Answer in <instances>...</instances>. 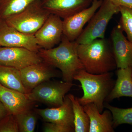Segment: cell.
Instances as JSON below:
<instances>
[{
  "label": "cell",
  "mask_w": 132,
  "mask_h": 132,
  "mask_svg": "<svg viewBox=\"0 0 132 132\" xmlns=\"http://www.w3.org/2000/svg\"><path fill=\"white\" fill-rule=\"evenodd\" d=\"M43 131L45 132H75L74 129L72 128L50 122L45 123Z\"/></svg>",
  "instance_id": "25"
},
{
  "label": "cell",
  "mask_w": 132,
  "mask_h": 132,
  "mask_svg": "<svg viewBox=\"0 0 132 132\" xmlns=\"http://www.w3.org/2000/svg\"><path fill=\"white\" fill-rule=\"evenodd\" d=\"M1 84H0V87H1Z\"/></svg>",
  "instance_id": "28"
},
{
  "label": "cell",
  "mask_w": 132,
  "mask_h": 132,
  "mask_svg": "<svg viewBox=\"0 0 132 132\" xmlns=\"http://www.w3.org/2000/svg\"><path fill=\"white\" fill-rule=\"evenodd\" d=\"M1 44H0V47H1Z\"/></svg>",
  "instance_id": "29"
},
{
  "label": "cell",
  "mask_w": 132,
  "mask_h": 132,
  "mask_svg": "<svg viewBox=\"0 0 132 132\" xmlns=\"http://www.w3.org/2000/svg\"><path fill=\"white\" fill-rule=\"evenodd\" d=\"M110 42L105 38L78 44V55L87 72L100 74L112 72L117 68Z\"/></svg>",
  "instance_id": "2"
},
{
  "label": "cell",
  "mask_w": 132,
  "mask_h": 132,
  "mask_svg": "<svg viewBox=\"0 0 132 132\" xmlns=\"http://www.w3.org/2000/svg\"><path fill=\"white\" fill-rule=\"evenodd\" d=\"M104 107L112 113L114 128L123 124L132 126V107L127 109L119 108L111 105L108 103H105Z\"/></svg>",
  "instance_id": "22"
},
{
  "label": "cell",
  "mask_w": 132,
  "mask_h": 132,
  "mask_svg": "<svg viewBox=\"0 0 132 132\" xmlns=\"http://www.w3.org/2000/svg\"><path fill=\"white\" fill-rule=\"evenodd\" d=\"M8 112L2 102L0 101V121L8 114Z\"/></svg>",
  "instance_id": "27"
},
{
  "label": "cell",
  "mask_w": 132,
  "mask_h": 132,
  "mask_svg": "<svg viewBox=\"0 0 132 132\" xmlns=\"http://www.w3.org/2000/svg\"><path fill=\"white\" fill-rule=\"evenodd\" d=\"M37 114L32 109L14 115L19 132H33L37 123Z\"/></svg>",
  "instance_id": "21"
},
{
  "label": "cell",
  "mask_w": 132,
  "mask_h": 132,
  "mask_svg": "<svg viewBox=\"0 0 132 132\" xmlns=\"http://www.w3.org/2000/svg\"><path fill=\"white\" fill-rule=\"evenodd\" d=\"M119 6H124L132 10V0H109Z\"/></svg>",
  "instance_id": "26"
},
{
  "label": "cell",
  "mask_w": 132,
  "mask_h": 132,
  "mask_svg": "<svg viewBox=\"0 0 132 132\" xmlns=\"http://www.w3.org/2000/svg\"><path fill=\"white\" fill-rule=\"evenodd\" d=\"M119 12V6L109 0H103L98 11L75 41L78 44H85L96 39L105 38L109 22L114 15Z\"/></svg>",
  "instance_id": "5"
},
{
  "label": "cell",
  "mask_w": 132,
  "mask_h": 132,
  "mask_svg": "<svg viewBox=\"0 0 132 132\" xmlns=\"http://www.w3.org/2000/svg\"><path fill=\"white\" fill-rule=\"evenodd\" d=\"M73 86V82L48 80L36 87L26 94L33 101L57 107L62 105L66 94Z\"/></svg>",
  "instance_id": "6"
},
{
  "label": "cell",
  "mask_w": 132,
  "mask_h": 132,
  "mask_svg": "<svg viewBox=\"0 0 132 132\" xmlns=\"http://www.w3.org/2000/svg\"><path fill=\"white\" fill-rule=\"evenodd\" d=\"M83 106L90 119L89 132H113V118L108 109L100 113L95 104L91 103Z\"/></svg>",
  "instance_id": "16"
},
{
  "label": "cell",
  "mask_w": 132,
  "mask_h": 132,
  "mask_svg": "<svg viewBox=\"0 0 132 132\" xmlns=\"http://www.w3.org/2000/svg\"><path fill=\"white\" fill-rule=\"evenodd\" d=\"M63 34V20L57 15L50 14L34 35L41 48L49 49L60 43Z\"/></svg>",
  "instance_id": "11"
},
{
  "label": "cell",
  "mask_w": 132,
  "mask_h": 132,
  "mask_svg": "<svg viewBox=\"0 0 132 132\" xmlns=\"http://www.w3.org/2000/svg\"><path fill=\"white\" fill-rule=\"evenodd\" d=\"M0 101L9 114L14 115L32 109L35 102L30 100L26 94L0 87Z\"/></svg>",
  "instance_id": "15"
},
{
  "label": "cell",
  "mask_w": 132,
  "mask_h": 132,
  "mask_svg": "<svg viewBox=\"0 0 132 132\" xmlns=\"http://www.w3.org/2000/svg\"><path fill=\"white\" fill-rule=\"evenodd\" d=\"M103 0H94L89 7L63 19V34L71 41H75L80 35L85 24L98 9Z\"/></svg>",
  "instance_id": "9"
},
{
  "label": "cell",
  "mask_w": 132,
  "mask_h": 132,
  "mask_svg": "<svg viewBox=\"0 0 132 132\" xmlns=\"http://www.w3.org/2000/svg\"><path fill=\"white\" fill-rule=\"evenodd\" d=\"M35 112L47 122L56 123L74 129V114L72 102L67 95L62 105L57 107L36 109Z\"/></svg>",
  "instance_id": "13"
},
{
  "label": "cell",
  "mask_w": 132,
  "mask_h": 132,
  "mask_svg": "<svg viewBox=\"0 0 132 132\" xmlns=\"http://www.w3.org/2000/svg\"><path fill=\"white\" fill-rule=\"evenodd\" d=\"M119 25L111 32V44L117 68L132 69V43L126 38Z\"/></svg>",
  "instance_id": "12"
},
{
  "label": "cell",
  "mask_w": 132,
  "mask_h": 132,
  "mask_svg": "<svg viewBox=\"0 0 132 132\" xmlns=\"http://www.w3.org/2000/svg\"><path fill=\"white\" fill-rule=\"evenodd\" d=\"M50 13L36 0L21 12L5 20L9 26L22 32L35 35L46 21Z\"/></svg>",
  "instance_id": "4"
},
{
  "label": "cell",
  "mask_w": 132,
  "mask_h": 132,
  "mask_svg": "<svg viewBox=\"0 0 132 132\" xmlns=\"http://www.w3.org/2000/svg\"><path fill=\"white\" fill-rule=\"evenodd\" d=\"M72 102L74 114V130L75 132H89L90 119L81 105L78 98L73 95H68Z\"/></svg>",
  "instance_id": "19"
},
{
  "label": "cell",
  "mask_w": 132,
  "mask_h": 132,
  "mask_svg": "<svg viewBox=\"0 0 132 132\" xmlns=\"http://www.w3.org/2000/svg\"><path fill=\"white\" fill-rule=\"evenodd\" d=\"M54 68L42 61L20 70L22 83L28 93L52 78L62 77L61 71Z\"/></svg>",
  "instance_id": "7"
},
{
  "label": "cell",
  "mask_w": 132,
  "mask_h": 132,
  "mask_svg": "<svg viewBox=\"0 0 132 132\" xmlns=\"http://www.w3.org/2000/svg\"><path fill=\"white\" fill-rule=\"evenodd\" d=\"M0 44L3 47L23 48L37 53L41 48L34 35L22 32L4 20L0 24Z\"/></svg>",
  "instance_id": "10"
},
{
  "label": "cell",
  "mask_w": 132,
  "mask_h": 132,
  "mask_svg": "<svg viewBox=\"0 0 132 132\" xmlns=\"http://www.w3.org/2000/svg\"><path fill=\"white\" fill-rule=\"evenodd\" d=\"M94 0H41L50 14L64 19L89 7Z\"/></svg>",
  "instance_id": "14"
},
{
  "label": "cell",
  "mask_w": 132,
  "mask_h": 132,
  "mask_svg": "<svg viewBox=\"0 0 132 132\" xmlns=\"http://www.w3.org/2000/svg\"><path fill=\"white\" fill-rule=\"evenodd\" d=\"M43 61L38 53L23 48L0 47V64L21 70Z\"/></svg>",
  "instance_id": "8"
},
{
  "label": "cell",
  "mask_w": 132,
  "mask_h": 132,
  "mask_svg": "<svg viewBox=\"0 0 132 132\" xmlns=\"http://www.w3.org/2000/svg\"><path fill=\"white\" fill-rule=\"evenodd\" d=\"M111 72L100 74L89 73L85 69L79 71L74 77L81 85L83 95L78 100L82 106L93 103L102 113L106 99L114 86L115 81Z\"/></svg>",
  "instance_id": "3"
},
{
  "label": "cell",
  "mask_w": 132,
  "mask_h": 132,
  "mask_svg": "<svg viewBox=\"0 0 132 132\" xmlns=\"http://www.w3.org/2000/svg\"><path fill=\"white\" fill-rule=\"evenodd\" d=\"M119 7L121 16L119 25L126 34L128 39L132 43V10L125 7Z\"/></svg>",
  "instance_id": "23"
},
{
  "label": "cell",
  "mask_w": 132,
  "mask_h": 132,
  "mask_svg": "<svg viewBox=\"0 0 132 132\" xmlns=\"http://www.w3.org/2000/svg\"><path fill=\"white\" fill-rule=\"evenodd\" d=\"M78 45L63 34L59 46L49 49L40 48L38 53L45 63L59 69L63 81L72 82L75 75L85 69L78 55Z\"/></svg>",
  "instance_id": "1"
},
{
  "label": "cell",
  "mask_w": 132,
  "mask_h": 132,
  "mask_svg": "<svg viewBox=\"0 0 132 132\" xmlns=\"http://www.w3.org/2000/svg\"><path fill=\"white\" fill-rule=\"evenodd\" d=\"M0 132H19L14 115L9 114L0 121Z\"/></svg>",
  "instance_id": "24"
},
{
  "label": "cell",
  "mask_w": 132,
  "mask_h": 132,
  "mask_svg": "<svg viewBox=\"0 0 132 132\" xmlns=\"http://www.w3.org/2000/svg\"><path fill=\"white\" fill-rule=\"evenodd\" d=\"M0 84L9 89L28 93L22 81L20 70L0 64Z\"/></svg>",
  "instance_id": "18"
},
{
  "label": "cell",
  "mask_w": 132,
  "mask_h": 132,
  "mask_svg": "<svg viewBox=\"0 0 132 132\" xmlns=\"http://www.w3.org/2000/svg\"><path fill=\"white\" fill-rule=\"evenodd\" d=\"M36 0H0V18L5 20L21 12Z\"/></svg>",
  "instance_id": "20"
},
{
  "label": "cell",
  "mask_w": 132,
  "mask_h": 132,
  "mask_svg": "<svg viewBox=\"0 0 132 132\" xmlns=\"http://www.w3.org/2000/svg\"><path fill=\"white\" fill-rule=\"evenodd\" d=\"M117 79L114 86L105 103L110 102L121 97L132 98V69H118L116 72Z\"/></svg>",
  "instance_id": "17"
}]
</instances>
